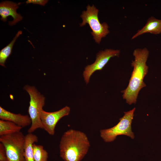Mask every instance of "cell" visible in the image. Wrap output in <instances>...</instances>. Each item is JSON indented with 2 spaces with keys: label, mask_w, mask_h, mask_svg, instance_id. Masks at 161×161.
Masks as SVG:
<instances>
[{
  "label": "cell",
  "mask_w": 161,
  "mask_h": 161,
  "mask_svg": "<svg viewBox=\"0 0 161 161\" xmlns=\"http://www.w3.org/2000/svg\"><path fill=\"white\" fill-rule=\"evenodd\" d=\"M148 33L154 35L161 33V19H157L153 16L149 18L145 25L141 29L138 30L132 36L131 39H133L140 35Z\"/></svg>",
  "instance_id": "8fae6325"
},
{
  "label": "cell",
  "mask_w": 161,
  "mask_h": 161,
  "mask_svg": "<svg viewBox=\"0 0 161 161\" xmlns=\"http://www.w3.org/2000/svg\"><path fill=\"white\" fill-rule=\"evenodd\" d=\"M0 161H8L5 147L1 143H0Z\"/></svg>",
  "instance_id": "2e32d148"
},
{
  "label": "cell",
  "mask_w": 161,
  "mask_h": 161,
  "mask_svg": "<svg viewBox=\"0 0 161 161\" xmlns=\"http://www.w3.org/2000/svg\"><path fill=\"white\" fill-rule=\"evenodd\" d=\"M135 109L134 108L129 111L124 112V115L119 119L120 121L116 125L110 128L100 130V136L105 142L113 141L117 136L120 135L127 136L133 139L134 138L131 123Z\"/></svg>",
  "instance_id": "8992f818"
},
{
  "label": "cell",
  "mask_w": 161,
  "mask_h": 161,
  "mask_svg": "<svg viewBox=\"0 0 161 161\" xmlns=\"http://www.w3.org/2000/svg\"><path fill=\"white\" fill-rule=\"evenodd\" d=\"M22 31H18L12 41L0 51V65L5 67V63L6 60L11 54L14 44L18 37L21 34Z\"/></svg>",
  "instance_id": "5bb4252c"
},
{
  "label": "cell",
  "mask_w": 161,
  "mask_h": 161,
  "mask_svg": "<svg viewBox=\"0 0 161 161\" xmlns=\"http://www.w3.org/2000/svg\"><path fill=\"white\" fill-rule=\"evenodd\" d=\"M22 128L7 120H0V136L21 131Z\"/></svg>",
  "instance_id": "4fadbf2b"
},
{
  "label": "cell",
  "mask_w": 161,
  "mask_h": 161,
  "mask_svg": "<svg viewBox=\"0 0 161 161\" xmlns=\"http://www.w3.org/2000/svg\"><path fill=\"white\" fill-rule=\"evenodd\" d=\"M38 140V137L32 133H28L25 135L24 156L25 161H34L33 145Z\"/></svg>",
  "instance_id": "7c38bea8"
},
{
  "label": "cell",
  "mask_w": 161,
  "mask_h": 161,
  "mask_svg": "<svg viewBox=\"0 0 161 161\" xmlns=\"http://www.w3.org/2000/svg\"><path fill=\"white\" fill-rule=\"evenodd\" d=\"M98 10L94 5H88L86 7V10L83 11L80 16L83 21L80 24L83 26L88 24L91 28V34L95 41L99 44L102 38H104L109 33L107 24L103 22L101 23L99 20Z\"/></svg>",
  "instance_id": "5b68a950"
},
{
  "label": "cell",
  "mask_w": 161,
  "mask_h": 161,
  "mask_svg": "<svg viewBox=\"0 0 161 161\" xmlns=\"http://www.w3.org/2000/svg\"><path fill=\"white\" fill-rule=\"evenodd\" d=\"M18 8V4L11 1H4L0 4V15L1 20L3 21H7V18L9 16L13 18L12 21H9V24L12 26L22 19L23 17L16 12Z\"/></svg>",
  "instance_id": "9c48e42d"
},
{
  "label": "cell",
  "mask_w": 161,
  "mask_h": 161,
  "mask_svg": "<svg viewBox=\"0 0 161 161\" xmlns=\"http://www.w3.org/2000/svg\"><path fill=\"white\" fill-rule=\"evenodd\" d=\"M33 148L34 161H47L48 153L43 146L34 143Z\"/></svg>",
  "instance_id": "9a60e30c"
},
{
  "label": "cell",
  "mask_w": 161,
  "mask_h": 161,
  "mask_svg": "<svg viewBox=\"0 0 161 161\" xmlns=\"http://www.w3.org/2000/svg\"><path fill=\"white\" fill-rule=\"evenodd\" d=\"M24 89L30 97L28 111L31 120V124L27 132L32 133L37 129H43L40 115L45 105V98L34 86L26 85L24 87Z\"/></svg>",
  "instance_id": "3957f363"
},
{
  "label": "cell",
  "mask_w": 161,
  "mask_h": 161,
  "mask_svg": "<svg viewBox=\"0 0 161 161\" xmlns=\"http://www.w3.org/2000/svg\"><path fill=\"white\" fill-rule=\"evenodd\" d=\"M48 1V0H27L26 3L27 4L32 3L33 4H38L44 6Z\"/></svg>",
  "instance_id": "e0dca14e"
},
{
  "label": "cell",
  "mask_w": 161,
  "mask_h": 161,
  "mask_svg": "<svg viewBox=\"0 0 161 161\" xmlns=\"http://www.w3.org/2000/svg\"><path fill=\"white\" fill-rule=\"evenodd\" d=\"M70 112V108L67 106L54 112H47L43 109L41 112L40 118L43 129L49 134L53 135L58 122L63 117L68 115Z\"/></svg>",
  "instance_id": "ba28073f"
},
{
  "label": "cell",
  "mask_w": 161,
  "mask_h": 161,
  "mask_svg": "<svg viewBox=\"0 0 161 161\" xmlns=\"http://www.w3.org/2000/svg\"><path fill=\"white\" fill-rule=\"evenodd\" d=\"M0 118L1 120L12 122L22 128L27 127L31 124V120L29 116L12 113L1 106H0Z\"/></svg>",
  "instance_id": "30bf717a"
},
{
  "label": "cell",
  "mask_w": 161,
  "mask_h": 161,
  "mask_svg": "<svg viewBox=\"0 0 161 161\" xmlns=\"http://www.w3.org/2000/svg\"><path fill=\"white\" fill-rule=\"evenodd\" d=\"M25 137L21 131L0 136V142L5 147L8 161H25Z\"/></svg>",
  "instance_id": "277c9868"
},
{
  "label": "cell",
  "mask_w": 161,
  "mask_h": 161,
  "mask_svg": "<svg viewBox=\"0 0 161 161\" xmlns=\"http://www.w3.org/2000/svg\"><path fill=\"white\" fill-rule=\"evenodd\" d=\"M90 145L84 133L69 129L63 133L60 140V157L64 161H81L88 153Z\"/></svg>",
  "instance_id": "7a4b0ae2"
},
{
  "label": "cell",
  "mask_w": 161,
  "mask_h": 161,
  "mask_svg": "<svg viewBox=\"0 0 161 161\" xmlns=\"http://www.w3.org/2000/svg\"><path fill=\"white\" fill-rule=\"evenodd\" d=\"M120 54V51L118 49H106L100 51L97 55L95 62L85 68L83 75L86 84L88 83L91 76L94 72L102 70L111 58L118 57Z\"/></svg>",
  "instance_id": "52a82bcc"
},
{
  "label": "cell",
  "mask_w": 161,
  "mask_h": 161,
  "mask_svg": "<svg viewBox=\"0 0 161 161\" xmlns=\"http://www.w3.org/2000/svg\"><path fill=\"white\" fill-rule=\"evenodd\" d=\"M149 54L148 50L145 47L137 48L133 51L134 59L131 64L133 71L128 86L122 91L123 99L129 105L136 103L139 91L146 86L143 79L148 72L146 63Z\"/></svg>",
  "instance_id": "6da1fadb"
}]
</instances>
